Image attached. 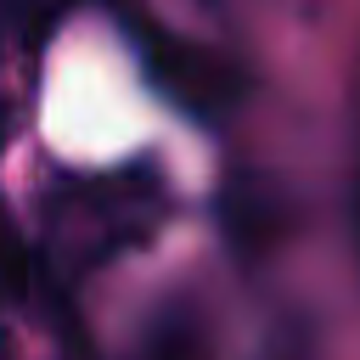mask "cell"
Here are the masks:
<instances>
[{
  "mask_svg": "<svg viewBox=\"0 0 360 360\" xmlns=\"http://www.w3.org/2000/svg\"><path fill=\"white\" fill-rule=\"evenodd\" d=\"M6 309V304H0ZM0 360H11V338H6V315H0Z\"/></svg>",
  "mask_w": 360,
  "mask_h": 360,
  "instance_id": "cell-6",
  "label": "cell"
},
{
  "mask_svg": "<svg viewBox=\"0 0 360 360\" xmlns=\"http://www.w3.org/2000/svg\"><path fill=\"white\" fill-rule=\"evenodd\" d=\"M17 34H22V11H0V62H6V51L17 45Z\"/></svg>",
  "mask_w": 360,
  "mask_h": 360,
  "instance_id": "cell-4",
  "label": "cell"
},
{
  "mask_svg": "<svg viewBox=\"0 0 360 360\" xmlns=\"http://www.w3.org/2000/svg\"><path fill=\"white\" fill-rule=\"evenodd\" d=\"M163 214H169V186H163V169H152V163L56 174L39 202L34 270L45 276V287L56 298L79 292L96 270H107L112 259L152 242Z\"/></svg>",
  "mask_w": 360,
  "mask_h": 360,
  "instance_id": "cell-1",
  "label": "cell"
},
{
  "mask_svg": "<svg viewBox=\"0 0 360 360\" xmlns=\"http://www.w3.org/2000/svg\"><path fill=\"white\" fill-rule=\"evenodd\" d=\"M124 34H129L146 79H152L180 112H191V118H202V124H219V118H231V112L242 107V96H248V68H242L231 51H219V45H208V39H191V34H174V28L158 22V17H124Z\"/></svg>",
  "mask_w": 360,
  "mask_h": 360,
  "instance_id": "cell-2",
  "label": "cell"
},
{
  "mask_svg": "<svg viewBox=\"0 0 360 360\" xmlns=\"http://www.w3.org/2000/svg\"><path fill=\"white\" fill-rule=\"evenodd\" d=\"M28 281H34V248H28L17 214L0 197V304H17L28 292Z\"/></svg>",
  "mask_w": 360,
  "mask_h": 360,
  "instance_id": "cell-3",
  "label": "cell"
},
{
  "mask_svg": "<svg viewBox=\"0 0 360 360\" xmlns=\"http://www.w3.org/2000/svg\"><path fill=\"white\" fill-rule=\"evenodd\" d=\"M6 129H11V101H6V90H0V146H6Z\"/></svg>",
  "mask_w": 360,
  "mask_h": 360,
  "instance_id": "cell-5",
  "label": "cell"
}]
</instances>
